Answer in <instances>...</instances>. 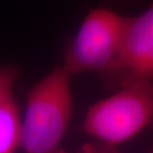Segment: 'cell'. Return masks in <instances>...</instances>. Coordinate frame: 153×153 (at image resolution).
Instances as JSON below:
<instances>
[{"label": "cell", "mask_w": 153, "mask_h": 153, "mask_svg": "<svg viewBox=\"0 0 153 153\" xmlns=\"http://www.w3.org/2000/svg\"><path fill=\"white\" fill-rule=\"evenodd\" d=\"M100 79L112 91L153 82V3L138 16L130 17L117 62Z\"/></svg>", "instance_id": "277c9868"}, {"label": "cell", "mask_w": 153, "mask_h": 153, "mask_svg": "<svg viewBox=\"0 0 153 153\" xmlns=\"http://www.w3.org/2000/svg\"><path fill=\"white\" fill-rule=\"evenodd\" d=\"M76 153H122L115 146L102 144L100 142H88L82 145Z\"/></svg>", "instance_id": "52a82bcc"}, {"label": "cell", "mask_w": 153, "mask_h": 153, "mask_svg": "<svg viewBox=\"0 0 153 153\" xmlns=\"http://www.w3.org/2000/svg\"><path fill=\"white\" fill-rule=\"evenodd\" d=\"M20 70L13 64L0 66V100L13 93L15 82L20 76Z\"/></svg>", "instance_id": "8992f818"}, {"label": "cell", "mask_w": 153, "mask_h": 153, "mask_svg": "<svg viewBox=\"0 0 153 153\" xmlns=\"http://www.w3.org/2000/svg\"><path fill=\"white\" fill-rule=\"evenodd\" d=\"M82 128L97 142L111 146L153 128V82L130 85L96 102L85 114Z\"/></svg>", "instance_id": "7a4b0ae2"}, {"label": "cell", "mask_w": 153, "mask_h": 153, "mask_svg": "<svg viewBox=\"0 0 153 153\" xmlns=\"http://www.w3.org/2000/svg\"><path fill=\"white\" fill-rule=\"evenodd\" d=\"M72 76L56 66L26 94L21 116L24 153H67L63 141L73 114Z\"/></svg>", "instance_id": "6da1fadb"}, {"label": "cell", "mask_w": 153, "mask_h": 153, "mask_svg": "<svg viewBox=\"0 0 153 153\" xmlns=\"http://www.w3.org/2000/svg\"><path fill=\"white\" fill-rule=\"evenodd\" d=\"M130 17L106 8L90 11L66 45L62 67L73 78L85 72L106 74L117 62Z\"/></svg>", "instance_id": "3957f363"}, {"label": "cell", "mask_w": 153, "mask_h": 153, "mask_svg": "<svg viewBox=\"0 0 153 153\" xmlns=\"http://www.w3.org/2000/svg\"><path fill=\"white\" fill-rule=\"evenodd\" d=\"M148 153H153V147L151 148V150H150V151H149Z\"/></svg>", "instance_id": "ba28073f"}, {"label": "cell", "mask_w": 153, "mask_h": 153, "mask_svg": "<svg viewBox=\"0 0 153 153\" xmlns=\"http://www.w3.org/2000/svg\"><path fill=\"white\" fill-rule=\"evenodd\" d=\"M20 140V108L12 93L0 100V153H16Z\"/></svg>", "instance_id": "5b68a950"}]
</instances>
